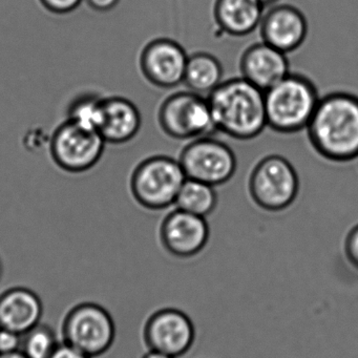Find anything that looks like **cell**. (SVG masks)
<instances>
[{
  "label": "cell",
  "mask_w": 358,
  "mask_h": 358,
  "mask_svg": "<svg viewBox=\"0 0 358 358\" xmlns=\"http://www.w3.org/2000/svg\"><path fill=\"white\" fill-rule=\"evenodd\" d=\"M158 122L163 133L175 140H194L217 131L207 97L192 91L177 92L164 99Z\"/></svg>",
  "instance_id": "52a82bcc"
},
{
  "label": "cell",
  "mask_w": 358,
  "mask_h": 358,
  "mask_svg": "<svg viewBox=\"0 0 358 358\" xmlns=\"http://www.w3.org/2000/svg\"><path fill=\"white\" fill-rule=\"evenodd\" d=\"M50 358H91L69 343H59Z\"/></svg>",
  "instance_id": "d4e9b609"
},
{
  "label": "cell",
  "mask_w": 358,
  "mask_h": 358,
  "mask_svg": "<svg viewBox=\"0 0 358 358\" xmlns=\"http://www.w3.org/2000/svg\"><path fill=\"white\" fill-rule=\"evenodd\" d=\"M43 305L41 297L24 287H14L0 294V327L18 335L41 324Z\"/></svg>",
  "instance_id": "2e32d148"
},
{
  "label": "cell",
  "mask_w": 358,
  "mask_h": 358,
  "mask_svg": "<svg viewBox=\"0 0 358 358\" xmlns=\"http://www.w3.org/2000/svg\"><path fill=\"white\" fill-rule=\"evenodd\" d=\"M207 100L215 131L232 139H255L267 127L265 94L243 77L223 81Z\"/></svg>",
  "instance_id": "7a4b0ae2"
},
{
  "label": "cell",
  "mask_w": 358,
  "mask_h": 358,
  "mask_svg": "<svg viewBox=\"0 0 358 358\" xmlns=\"http://www.w3.org/2000/svg\"><path fill=\"white\" fill-rule=\"evenodd\" d=\"M87 7L99 13H110L120 3V0H85Z\"/></svg>",
  "instance_id": "484cf974"
},
{
  "label": "cell",
  "mask_w": 358,
  "mask_h": 358,
  "mask_svg": "<svg viewBox=\"0 0 358 358\" xmlns=\"http://www.w3.org/2000/svg\"><path fill=\"white\" fill-rule=\"evenodd\" d=\"M264 94L267 127L285 135L307 129L320 100L313 81L299 73H290Z\"/></svg>",
  "instance_id": "3957f363"
},
{
  "label": "cell",
  "mask_w": 358,
  "mask_h": 358,
  "mask_svg": "<svg viewBox=\"0 0 358 358\" xmlns=\"http://www.w3.org/2000/svg\"><path fill=\"white\" fill-rule=\"evenodd\" d=\"M223 66L215 56L196 52L188 56L183 83L188 91L208 96L223 83Z\"/></svg>",
  "instance_id": "ac0fdd59"
},
{
  "label": "cell",
  "mask_w": 358,
  "mask_h": 358,
  "mask_svg": "<svg viewBox=\"0 0 358 358\" xmlns=\"http://www.w3.org/2000/svg\"><path fill=\"white\" fill-rule=\"evenodd\" d=\"M22 335L0 327V356L20 350Z\"/></svg>",
  "instance_id": "603a6c76"
},
{
  "label": "cell",
  "mask_w": 358,
  "mask_h": 358,
  "mask_svg": "<svg viewBox=\"0 0 358 358\" xmlns=\"http://www.w3.org/2000/svg\"><path fill=\"white\" fill-rule=\"evenodd\" d=\"M0 358H28L20 350L18 351L12 352V353L5 354V355L0 356Z\"/></svg>",
  "instance_id": "83f0119b"
},
{
  "label": "cell",
  "mask_w": 358,
  "mask_h": 358,
  "mask_svg": "<svg viewBox=\"0 0 358 358\" xmlns=\"http://www.w3.org/2000/svg\"><path fill=\"white\" fill-rule=\"evenodd\" d=\"M259 33L264 43L282 53H292L307 38V18L294 6L275 5L264 14Z\"/></svg>",
  "instance_id": "4fadbf2b"
},
{
  "label": "cell",
  "mask_w": 358,
  "mask_h": 358,
  "mask_svg": "<svg viewBox=\"0 0 358 358\" xmlns=\"http://www.w3.org/2000/svg\"><path fill=\"white\" fill-rule=\"evenodd\" d=\"M316 154L327 161L347 163L358 158V96L336 91L320 97L307 127Z\"/></svg>",
  "instance_id": "6da1fadb"
},
{
  "label": "cell",
  "mask_w": 358,
  "mask_h": 358,
  "mask_svg": "<svg viewBox=\"0 0 358 358\" xmlns=\"http://www.w3.org/2000/svg\"><path fill=\"white\" fill-rule=\"evenodd\" d=\"M143 337L148 350L179 358L194 345L196 330L187 314L176 308H164L146 320Z\"/></svg>",
  "instance_id": "30bf717a"
},
{
  "label": "cell",
  "mask_w": 358,
  "mask_h": 358,
  "mask_svg": "<svg viewBox=\"0 0 358 358\" xmlns=\"http://www.w3.org/2000/svg\"><path fill=\"white\" fill-rule=\"evenodd\" d=\"M106 146L98 131H87L66 120L54 131L50 152L62 171L85 173L98 166L108 150Z\"/></svg>",
  "instance_id": "ba28073f"
},
{
  "label": "cell",
  "mask_w": 358,
  "mask_h": 358,
  "mask_svg": "<svg viewBox=\"0 0 358 358\" xmlns=\"http://www.w3.org/2000/svg\"><path fill=\"white\" fill-rule=\"evenodd\" d=\"M64 343L91 358L103 355L116 338V326L108 310L98 303H78L66 313L62 322Z\"/></svg>",
  "instance_id": "8992f818"
},
{
  "label": "cell",
  "mask_w": 358,
  "mask_h": 358,
  "mask_svg": "<svg viewBox=\"0 0 358 358\" xmlns=\"http://www.w3.org/2000/svg\"><path fill=\"white\" fill-rule=\"evenodd\" d=\"M259 5L263 6L264 8H271L275 6L280 0H257Z\"/></svg>",
  "instance_id": "f1b7e54d"
},
{
  "label": "cell",
  "mask_w": 358,
  "mask_h": 358,
  "mask_svg": "<svg viewBox=\"0 0 358 358\" xmlns=\"http://www.w3.org/2000/svg\"><path fill=\"white\" fill-rule=\"evenodd\" d=\"M243 78L266 92L290 74L287 54L264 43L249 45L240 59Z\"/></svg>",
  "instance_id": "5bb4252c"
},
{
  "label": "cell",
  "mask_w": 358,
  "mask_h": 358,
  "mask_svg": "<svg viewBox=\"0 0 358 358\" xmlns=\"http://www.w3.org/2000/svg\"><path fill=\"white\" fill-rule=\"evenodd\" d=\"M217 205L215 187L196 180L186 179L178 194L176 208L206 217Z\"/></svg>",
  "instance_id": "d6986e66"
},
{
  "label": "cell",
  "mask_w": 358,
  "mask_h": 358,
  "mask_svg": "<svg viewBox=\"0 0 358 358\" xmlns=\"http://www.w3.org/2000/svg\"><path fill=\"white\" fill-rule=\"evenodd\" d=\"M58 345L53 329L41 322L22 335L20 351L28 358H50Z\"/></svg>",
  "instance_id": "44dd1931"
},
{
  "label": "cell",
  "mask_w": 358,
  "mask_h": 358,
  "mask_svg": "<svg viewBox=\"0 0 358 358\" xmlns=\"http://www.w3.org/2000/svg\"><path fill=\"white\" fill-rule=\"evenodd\" d=\"M1 273H3V266H1V262H0V278H1Z\"/></svg>",
  "instance_id": "f546056e"
},
{
  "label": "cell",
  "mask_w": 358,
  "mask_h": 358,
  "mask_svg": "<svg viewBox=\"0 0 358 358\" xmlns=\"http://www.w3.org/2000/svg\"><path fill=\"white\" fill-rule=\"evenodd\" d=\"M104 96L85 93L77 96L66 110V120L87 131L99 133L103 114Z\"/></svg>",
  "instance_id": "ffe728a7"
},
{
  "label": "cell",
  "mask_w": 358,
  "mask_h": 358,
  "mask_svg": "<svg viewBox=\"0 0 358 358\" xmlns=\"http://www.w3.org/2000/svg\"><path fill=\"white\" fill-rule=\"evenodd\" d=\"M345 253L348 261L358 269V225L354 226L345 238Z\"/></svg>",
  "instance_id": "cb8c5ba5"
},
{
  "label": "cell",
  "mask_w": 358,
  "mask_h": 358,
  "mask_svg": "<svg viewBox=\"0 0 358 358\" xmlns=\"http://www.w3.org/2000/svg\"><path fill=\"white\" fill-rule=\"evenodd\" d=\"M187 179L217 187L231 180L238 167L229 145L210 136L196 138L182 150L179 159Z\"/></svg>",
  "instance_id": "9c48e42d"
},
{
  "label": "cell",
  "mask_w": 358,
  "mask_h": 358,
  "mask_svg": "<svg viewBox=\"0 0 358 358\" xmlns=\"http://www.w3.org/2000/svg\"><path fill=\"white\" fill-rule=\"evenodd\" d=\"M43 7L56 15L74 13L85 3V0H39Z\"/></svg>",
  "instance_id": "7402d4cb"
},
{
  "label": "cell",
  "mask_w": 358,
  "mask_h": 358,
  "mask_svg": "<svg viewBox=\"0 0 358 358\" xmlns=\"http://www.w3.org/2000/svg\"><path fill=\"white\" fill-rule=\"evenodd\" d=\"M142 115L137 104L124 96H108L103 100L99 134L110 145H124L141 131Z\"/></svg>",
  "instance_id": "9a60e30c"
},
{
  "label": "cell",
  "mask_w": 358,
  "mask_h": 358,
  "mask_svg": "<svg viewBox=\"0 0 358 358\" xmlns=\"http://www.w3.org/2000/svg\"><path fill=\"white\" fill-rule=\"evenodd\" d=\"M142 358H173L162 352L155 351V350H148Z\"/></svg>",
  "instance_id": "4316f807"
},
{
  "label": "cell",
  "mask_w": 358,
  "mask_h": 358,
  "mask_svg": "<svg viewBox=\"0 0 358 358\" xmlns=\"http://www.w3.org/2000/svg\"><path fill=\"white\" fill-rule=\"evenodd\" d=\"M264 10L257 0H215L213 18L222 32L241 38L259 28Z\"/></svg>",
  "instance_id": "e0dca14e"
},
{
  "label": "cell",
  "mask_w": 358,
  "mask_h": 358,
  "mask_svg": "<svg viewBox=\"0 0 358 358\" xmlns=\"http://www.w3.org/2000/svg\"><path fill=\"white\" fill-rule=\"evenodd\" d=\"M248 190L259 208L278 213L290 207L299 192V178L290 161L280 155L264 157L249 177Z\"/></svg>",
  "instance_id": "5b68a950"
},
{
  "label": "cell",
  "mask_w": 358,
  "mask_h": 358,
  "mask_svg": "<svg viewBox=\"0 0 358 358\" xmlns=\"http://www.w3.org/2000/svg\"><path fill=\"white\" fill-rule=\"evenodd\" d=\"M186 179L179 160L163 155L148 157L131 173V194L143 208L164 210L175 205Z\"/></svg>",
  "instance_id": "277c9868"
},
{
  "label": "cell",
  "mask_w": 358,
  "mask_h": 358,
  "mask_svg": "<svg viewBox=\"0 0 358 358\" xmlns=\"http://www.w3.org/2000/svg\"><path fill=\"white\" fill-rule=\"evenodd\" d=\"M188 56L184 48L173 39H152L142 48L140 72L152 87L173 89L183 83Z\"/></svg>",
  "instance_id": "8fae6325"
},
{
  "label": "cell",
  "mask_w": 358,
  "mask_h": 358,
  "mask_svg": "<svg viewBox=\"0 0 358 358\" xmlns=\"http://www.w3.org/2000/svg\"><path fill=\"white\" fill-rule=\"evenodd\" d=\"M159 236L163 248L169 255L189 259L206 246L209 226L205 217L176 208L163 219Z\"/></svg>",
  "instance_id": "7c38bea8"
}]
</instances>
